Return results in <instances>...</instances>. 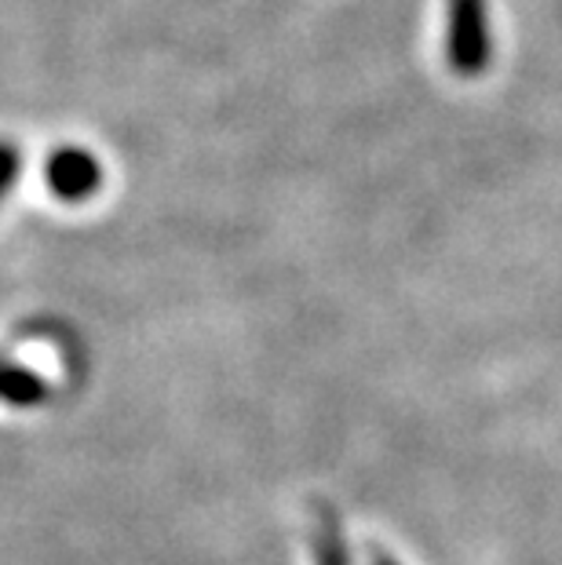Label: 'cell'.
Listing matches in <instances>:
<instances>
[{"label": "cell", "instance_id": "obj_3", "mask_svg": "<svg viewBox=\"0 0 562 565\" xmlns=\"http://www.w3.org/2000/svg\"><path fill=\"white\" fill-rule=\"evenodd\" d=\"M44 398H47V383L38 372L0 362V402L30 408V405H41Z\"/></svg>", "mask_w": 562, "mask_h": 565}, {"label": "cell", "instance_id": "obj_2", "mask_svg": "<svg viewBox=\"0 0 562 565\" xmlns=\"http://www.w3.org/2000/svg\"><path fill=\"white\" fill-rule=\"evenodd\" d=\"M44 179L59 201H88L103 183V168L81 147L55 150L44 164Z\"/></svg>", "mask_w": 562, "mask_h": 565}, {"label": "cell", "instance_id": "obj_6", "mask_svg": "<svg viewBox=\"0 0 562 565\" xmlns=\"http://www.w3.org/2000/svg\"><path fill=\"white\" fill-rule=\"evenodd\" d=\"M373 565H394V562H391V558H377Z\"/></svg>", "mask_w": 562, "mask_h": 565}, {"label": "cell", "instance_id": "obj_4", "mask_svg": "<svg viewBox=\"0 0 562 565\" xmlns=\"http://www.w3.org/2000/svg\"><path fill=\"white\" fill-rule=\"evenodd\" d=\"M315 555L318 565H351L347 551L340 547V536L332 533V525H321V533H315Z\"/></svg>", "mask_w": 562, "mask_h": 565}, {"label": "cell", "instance_id": "obj_5", "mask_svg": "<svg viewBox=\"0 0 562 565\" xmlns=\"http://www.w3.org/2000/svg\"><path fill=\"white\" fill-rule=\"evenodd\" d=\"M19 164H22V153H19L15 142H0V201L8 198L11 183H15Z\"/></svg>", "mask_w": 562, "mask_h": 565}, {"label": "cell", "instance_id": "obj_1", "mask_svg": "<svg viewBox=\"0 0 562 565\" xmlns=\"http://www.w3.org/2000/svg\"><path fill=\"white\" fill-rule=\"evenodd\" d=\"M446 55H449V66L464 77H475L486 70L489 63L486 0H449Z\"/></svg>", "mask_w": 562, "mask_h": 565}]
</instances>
